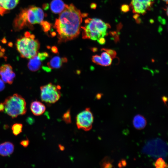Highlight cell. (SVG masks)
<instances>
[{"mask_svg": "<svg viewBox=\"0 0 168 168\" xmlns=\"http://www.w3.org/2000/svg\"><path fill=\"white\" fill-rule=\"evenodd\" d=\"M21 145L25 147H27L29 145V141L28 139L21 141L20 142Z\"/></svg>", "mask_w": 168, "mask_h": 168, "instance_id": "obj_26", "label": "cell"}, {"mask_svg": "<svg viewBox=\"0 0 168 168\" xmlns=\"http://www.w3.org/2000/svg\"><path fill=\"white\" fill-rule=\"evenodd\" d=\"M5 86L4 82L0 79V91H2L5 88Z\"/></svg>", "mask_w": 168, "mask_h": 168, "instance_id": "obj_27", "label": "cell"}, {"mask_svg": "<svg viewBox=\"0 0 168 168\" xmlns=\"http://www.w3.org/2000/svg\"><path fill=\"white\" fill-rule=\"evenodd\" d=\"M14 144L9 142H6L0 144V155L3 156H8L14 152Z\"/></svg>", "mask_w": 168, "mask_h": 168, "instance_id": "obj_13", "label": "cell"}, {"mask_svg": "<svg viewBox=\"0 0 168 168\" xmlns=\"http://www.w3.org/2000/svg\"><path fill=\"white\" fill-rule=\"evenodd\" d=\"M19 1V0H0V15L2 16L14 8Z\"/></svg>", "mask_w": 168, "mask_h": 168, "instance_id": "obj_11", "label": "cell"}, {"mask_svg": "<svg viewBox=\"0 0 168 168\" xmlns=\"http://www.w3.org/2000/svg\"><path fill=\"white\" fill-rule=\"evenodd\" d=\"M97 41L99 44L102 45L104 44L106 42L105 40L104 37L98 39Z\"/></svg>", "mask_w": 168, "mask_h": 168, "instance_id": "obj_28", "label": "cell"}, {"mask_svg": "<svg viewBox=\"0 0 168 168\" xmlns=\"http://www.w3.org/2000/svg\"><path fill=\"white\" fill-rule=\"evenodd\" d=\"M147 121L145 118L140 114L135 115L133 119V124L134 127L138 130L144 128L147 124Z\"/></svg>", "mask_w": 168, "mask_h": 168, "instance_id": "obj_16", "label": "cell"}, {"mask_svg": "<svg viewBox=\"0 0 168 168\" xmlns=\"http://www.w3.org/2000/svg\"><path fill=\"white\" fill-rule=\"evenodd\" d=\"M44 32L48 31L50 29V25L49 22L46 21H42L40 23Z\"/></svg>", "mask_w": 168, "mask_h": 168, "instance_id": "obj_24", "label": "cell"}, {"mask_svg": "<svg viewBox=\"0 0 168 168\" xmlns=\"http://www.w3.org/2000/svg\"><path fill=\"white\" fill-rule=\"evenodd\" d=\"M101 94H98L97 95L96 97L97 99H99L101 98Z\"/></svg>", "mask_w": 168, "mask_h": 168, "instance_id": "obj_35", "label": "cell"}, {"mask_svg": "<svg viewBox=\"0 0 168 168\" xmlns=\"http://www.w3.org/2000/svg\"><path fill=\"white\" fill-rule=\"evenodd\" d=\"M63 120L66 124H69L71 123V118L70 114V110H68L64 114L62 117Z\"/></svg>", "mask_w": 168, "mask_h": 168, "instance_id": "obj_20", "label": "cell"}, {"mask_svg": "<svg viewBox=\"0 0 168 168\" xmlns=\"http://www.w3.org/2000/svg\"><path fill=\"white\" fill-rule=\"evenodd\" d=\"M51 50L53 53L56 54L58 53V49L56 46H54L52 47Z\"/></svg>", "mask_w": 168, "mask_h": 168, "instance_id": "obj_29", "label": "cell"}, {"mask_svg": "<svg viewBox=\"0 0 168 168\" xmlns=\"http://www.w3.org/2000/svg\"><path fill=\"white\" fill-rule=\"evenodd\" d=\"M155 166L157 168H164L168 167V165L161 158H159L156 161Z\"/></svg>", "mask_w": 168, "mask_h": 168, "instance_id": "obj_19", "label": "cell"}, {"mask_svg": "<svg viewBox=\"0 0 168 168\" xmlns=\"http://www.w3.org/2000/svg\"><path fill=\"white\" fill-rule=\"evenodd\" d=\"M30 109L33 114L35 116H40L44 113L46 110V107L40 102L35 101L31 103Z\"/></svg>", "mask_w": 168, "mask_h": 168, "instance_id": "obj_12", "label": "cell"}, {"mask_svg": "<svg viewBox=\"0 0 168 168\" xmlns=\"http://www.w3.org/2000/svg\"><path fill=\"white\" fill-rule=\"evenodd\" d=\"M16 46L21 57L30 59L38 53L40 44L34 35L27 31L17 40Z\"/></svg>", "mask_w": 168, "mask_h": 168, "instance_id": "obj_3", "label": "cell"}, {"mask_svg": "<svg viewBox=\"0 0 168 168\" xmlns=\"http://www.w3.org/2000/svg\"><path fill=\"white\" fill-rule=\"evenodd\" d=\"M61 86L49 83L40 87V97L42 101L47 104L55 103L60 98Z\"/></svg>", "mask_w": 168, "mask_h": 168, "instance_id": "obj_6", "label": "cell"}, {"mask_svg": "<svg viewBox=\"0 0 168 168\" xmlns=\"http://www.w3.org/2000/svg\"><path fill=\"white\" fill-rule=\"evenodd\" d=\"M47 57V55L44 52L38 53L36 55L29 59L27 65L29 69L32 72L39 70L41 67L42 62Z\"/></svg>", "mask_w": 168, "mask_h": 168, "instance_id": "obj_10", "label": "cell"}, {"mask_svg": "<svg viewBox=\"0 0 168 168\" xmlns=\"http://www.w3.org/2000/svg\"><path fill=\"white\" fill-rule=\"evenodd\" d=\"M101 50L105 51L110 55L112 58H114L116 57L117 53L116 51L114 50L103 48L101 49Z\"/></svg>", "mask_w": 168, "mask_h": 168, "instance_id": "obj_21", "label": "cell"}, {"mask_svg": "<svg viewBox=\"0 0 168 168\" xmlns=\"http://www.w3.org/2000/svg\"><path fill=\"white\" fill-rule=\"evenodd\" d=\"M96 7V5L94 3H92L91 5V7L92 9H95Z\"/></svg>", "mask_w": 168, "mask_h": 168, "instance_id": "obj_33", "label": "cell"}, {"mask_svg": "<svg viewBox=\"0 0 168 168\" xmlns=\"http://www.w3.org/2000/svg\"><path fill=\"white\" fill-rule=\"evenodd\" d=\"M4 111L12 118L25 114L27 111L26 103L24 99L17 94L7 98L3 103Z\"/></svg>", "mask_w": 168, "mask_h": 168, "instance_id": "obj_4", "label": "cell"}, {"mask_svg": "<svg viewBox=\"0 0 168 168\" xmlns=\"http://www.w3.org/2000/svg\"><path fill=\"white\" fill-rule=\"evenodd\" d=\"M94 117L89 108L79 113L76 117V125L79 129L85 131L90 130L92 128Z\"/></svg>", "mask_w": 168, "mask_h": 168, "instance_id": "obj_7", "label": "cell"}, {"mask_svg": "<svg viewBox=\"0 0 168 168\" xmlns=\"http://www.w3.org/2000/svg\"><path fill=\"white\" fill-rule=\"evenodd\" d=\"M166 2V4L168 3V0H162Z\"/></svg>", "mask_w": 168, "mask_h": 168, "instance_id": "obj_38", "label": "cell"}, {"mask_svg": "<svg viewBox=\"0 0 168 168\" xmlns=\"http://www.w3.org/2000/svg\"><path fill=\"white\" fill-rule=\"evenodd\" d=\"M153 3V0H132L130 6L133 13L144 15L150 10Z\"/></svg>", "mask_w": 168, "mask_h": 168, "instance_id": "obj_8", "label": "cell"}, {"mask_svg": "<svg viewBox=\"0 0 168 168\" xmlns=\"http://www.w3.org/2000/svg\"><path fill=\"white\" fill-rule=\"evenodd\" d=\"M118 166L119 167H122V166L121 165V164L120 161L118 163Z\"/></svg>", "mask_w": 168, "mask_h": 168, "instance_id": "obj_37", "label": "cell"}, {"mask_svg": "<svg viewBox=\"0 0 168 168\" xmlns=\"http://www.w3.org/2000/svg\"><path fill=\"white\" fill-rule=\"evenodd\" d=\"M59 147L61 151H63L64 149V146H63L62 145H59Z\"/></svg>", "mask_w": 168, "mask_h": 168, "instance_id": "obj_34", "label": "cell"}, {"mask_svg": "<svg viewBox=\"0 0 168 168\" xmlns=\"http://www.w3.org/2000/svg\"><path fill=\"white\" fill-rule=\"evenodd\" d=\"M91 50L93 52H96L97 50V49L96 48H93L91 49Z\"/></svg>", "mask_w": 168, "mask_h": 168, "instance_id": "obj_36", "label": "cell"}, {"mask_svg": "<svg viewBox=\"0 0 168 168\" xmlns=\"http://www.w3.org/2000/svg\"><path fill=\"white\" fill-rule=\"evenodd\" d=\"M85 22V26L81 27L83 30L82 37L84 39L97 40L106 35L108 29L110 28L109 24L97 18H87Z\"/></svg>", "mask_w": 168, "mask_h": 168, "instance_id": "obj_2", "label": "cell"}, {"mask_svg": "<svg viewBox=\"0 0 168 168\" xmlns=\"http://www.w3.org/2000/svg\"><path fill=\"white\" fill-rule=\"evenodd\" d=\"M23 125L20 123H15L12 127L13 133L15 136H17L22 131Z\"/></svg>", "mask_w": 168, "mask_h": 168, "instance_id": "obj_18", "label": "cell"}, {"mask_svg": "<svg viewBox=\"0 0 168 168\" xmlns=\"http://www.w3.org/2000/svg\"><path fill=\"white\" fill-rule=\"evenodd\" d=\"M87 15L82 14L72 4H66L54 26L58 32V42H65L77 37L80 33L82 17Z\"/></svg>", "mask_w": 168, "mask_h": 168, "instance_id": "obj_1", "label": "cell"}, {"mask_svg": "<svg viewBox=\"0 0 168 168\" xmlns=\"http://www.w3.org/2000/svg\"><path fill=\"white\" fill-rule=\"evenodd\" d=\"M108 158H105L101 162V165L102 167L105 168H111L113 167V166L111 163L108 161Z\"/></svg>", "mask_w": 168, "mask_h": 168, "instance_id": "obj_22", "label": "cell"}, {"mask_svg": "<svg viewBox=\"0 0 168 168\" xmlns=\"http://www.w3.org/2000/svg\"><path fill=\"white\" fill-rule=\"evenodd\" d=\"M129 6L127 4H123L121 7V11L124 12H126L129 10Z\"/></svg>", "mask_w": 168, "mask_h": 168, "instance_id": "obj_25", "label": "cell"}, {"mask_svg": "<svg viewBox=\"0 0 168 168\" xmlns=\"http://www.w3.org/2000/svg\"><path fill=\"white\" fill-rule=\"evenodd\" d=\"M92 61L95 64L101 66V57L98 55H95L92 56Z\"/></svg>", "mask_w": 168, "mask_h": 168, "instance_id": "obj_23", "label": "cell"}, {"mask_svg": "<svg viewBox=\"0 0 168 168\" xmlns=\"http://www.w3.org/2000/svg\"><path fill=\"white\" fill-rule=\"evenodd\" d=\"M162 99L164 103L166 105V102L167 101V98L166 96H163L162 97Z\"/></svg>", "mask_w": 168, "mask_h": 168, "instance_id": "obj_32", "label": "cell"}, {"mask_svg": "<svg viewBox=\"0 0 168 168\" xmlns=\"http://www.w3.org/2000/svg\"><path fill=\"white\" fill-rule=\"evenodd\" d=\"M50 6L52 12L55 14H58L61 13L64 10L66 4L62 0H53Z\"/></svg>", "mask_w": 168, "mask_h": 168, "instance_id": "obj_15", "label": "cell"}, {"mask_svg": "<svg viewBox=\"0 0 168 168\" xmlns=\"http://www.w3.org/2000/svg\"><path fill=\"white\" fill-rule=\"evenodd\" d=\"M4 111V106L3 103H0V112H2Z\"/></svg>", "mask_w": 168, "mask_h": 168, "instance_id": "obj_31", "label": "cell"}, {"mask_svg": "<svg viewBox=\"0 0 168 168\" xmlns=\"http://www.w3.org/2000/svg\"><path fill=\"white\" fill-rule=\"evenodd\" d=\"M101 66H109L112 62V59L110 55L106 52H103L101 55Z\"/></svg>", "mask_w": 168, "mask_h": 168, "instance_id": "obj_17", "label": "cell"}, {"mask_svg": "<svg viewBox=\"0 0 168 168\" xmlns=\"http://www.w3.org/2000/svg\"><path fill=\"white\" fill-rule=\"evenodd\" d=\"M67 61V59L66 57L61 58L56 56L53 57L48 63L47 65L51 69L58 68L62 66L63 63H66Z\"/></svg>", "mask_w": 168, "mask_h": 168, "instance_id": "obj_14", "label": "cell"}, {"mask_svg": "<svg viewBox=\"0 0 168 168\" xmlns=\"http://www.w3.org/2000/svg\"><path fill=\"white\" fill-rule=\"evenodd\" d=\"M120 162L121 164L122 167H125L126 166L127 162L125 160L122 159L120 161Z\"/></svg>", "mask_w": 168, "mask_h": 168, "instance_id": "obj_30", "label": "cell"}, {"mask_svg": "<svg viewBox=\"0 0 168 168\" xmlns=\"http://www.w3.org/2000/svg\"><path fill=\"white\" fill-rule=\"evenodd\" d=\"M19 14L26 26L31 28L33 25L40 24L43 21L44 16L42 10L34 6L22 9Z\"/></svg>", "mask_w": 168, "mask_h": 168, "instance_id": "obj_5", "label": "cell"}, {"mask_svg": "<svg viewBox=\"0 0 168 168\" xmlns=\"http://www.w3.org/2000/svg\"><path fill=\"white\" fill-rule=\"evenodd\" d=\"M0 76L4 82L11 84L16 75L12 66L7 64H3L0 67Z\"/></svg>", "mask_w": 168, "mask_h": 168, "instance_id": "obj_9", "label": "cell"}]
</instances>
